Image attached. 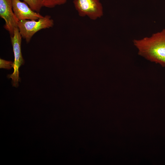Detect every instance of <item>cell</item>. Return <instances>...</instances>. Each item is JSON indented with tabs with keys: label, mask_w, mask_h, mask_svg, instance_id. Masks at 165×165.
Wrapping results in <instances>:
<instances>
[{
	"label": "cell",
	"mask_w": 165,
	"mask_h": 165,
	"mask_svg": "<svg viewBox=\"0 0 165 165\" xmlns=\"http://www.w3.org/2000/svg\"><path fill=\"white\" fill-rule=\"evenodd\" d=\"M133 43L139 55L165 67V29L150 37L134 39Z\"/></svg>",
	"instance_id": "cell-1"
},
{
	"label": "cell",
	"mask_w": 165,
	"mask_h": 165,
	"mask_svg": "<svg viewBox=\"0 0 165 165\" xmlns=\"http://www.w3.org/2000/svg\"><path fill=\"white\" fill-rule=\"evenodd\" d=\"M53 25L54 21L51 16L46 15L37 20L19 21L18 28L22 38L28 43L37 32L42 29L52 27Z\"/></svg>",
	"instance_id": "cell-2"
},
{
	"label": "cell",
	"mask_w": 165,
	"mask_h": 165,
	"mask_svg": "<svg viewBox=\"0 0 165 165\" xmlns=\"http://www.w3.org/2000/svg\"><path fill=\"white\" fill-rule=\"evenodd\" d=\"M22 38L18 28H15L13 36H10L14 56L13 67L14 71L12 74L8 75L7 77L9 78L12 79L13 86L16 87L19 86V82L20 81L19 76V68L24 63L21 51Z\"/></svg>",
	"instance_id": "cell-3"
},
{
	"label": "cell",
	"mask_w": 165,
	"mask_h": 165,
	"mask_svg": "<svg viewBox=\"0 0 165 165\" xmlns=\"http://www.w3.org/2000/svg\"><path fill=\"white\" fill-rule=\"evenodd\" d=\"M73 3L80 16L95 20L103 15V8L99 0H74Z\"/></svg>",
	"instance_id": "cell-4"
},
{
	"label": "cell",
	"mask_w": 165,
	"mask_h": 165,
	"mask_svg": "<svg viewBox=\"0 0 165 165\" xmlns=\"http://www.w3.org/2000/svg\"><path fill=\"white\" fill-rule=\"evenodd\" d=\"M0 16L5 21L4 28L10 36H13L14 29L18 28L19 21L13 12L12 0H0Z\"/></svg>",
	"instance_id": "cell-5"
},
{
	"label": "cell",
	"mask_w": 165,
	"mask_h": 165,
	"mask_svg": "<svg viewBox=\"0 0 165 165\" xmlns=\"http://www.w3.org/2000/svg\"><path fill=\"white\" fill-rule=\"evenodd\" d=\"M14 14L19 21L24 20H37L43 17L31 9L24 2L20 0H12Z\"/></svg>",
	"instance_id": "cell-6"
},
{
	"label": "cell",
	"mask_w": 165,
	"mask_h": 165,
	"mask_svg": "<svg viewBox=\"0 0 165 165\" xmlns=\"http://www.w3.org/2000/svg\"><path fill=\"white\" fill-rule=\"evenodd\" d=\"M34 11L39 13L43 7V0H23Z\"/></svg>",
	"instance_id": "cell-7"
},
{
	"label": "cell",
	"mask_w": 165,
	"mask_h": 165,
	"mask_svg": "<svg viewBox=\"0 0 165 165\" xmlns=\"http://www.w3.org/2000/svg\"><path fill=\"white\" fill-rule=\"evenodd\" d=\"M68 0H43V6L52 8L65 3Z\"/></svg>",
	"instance_id": "cell-8"
},
{
	"label": "cell",
	"mask_w": 165,
	"mask_h": 165,
	"mask_svg": "<svg viewBox=\"0 0 165 165\" xmlns=\"http://www.w3.org/2000/svg\"><path fill=\"white\" fill-rule=\"evenodd\" d=\"M13 62L11 61H7L0 59V68L10 69L13 67Z\"/></svg>",
	"instance_id": "cell-9"
}]
</instances>
